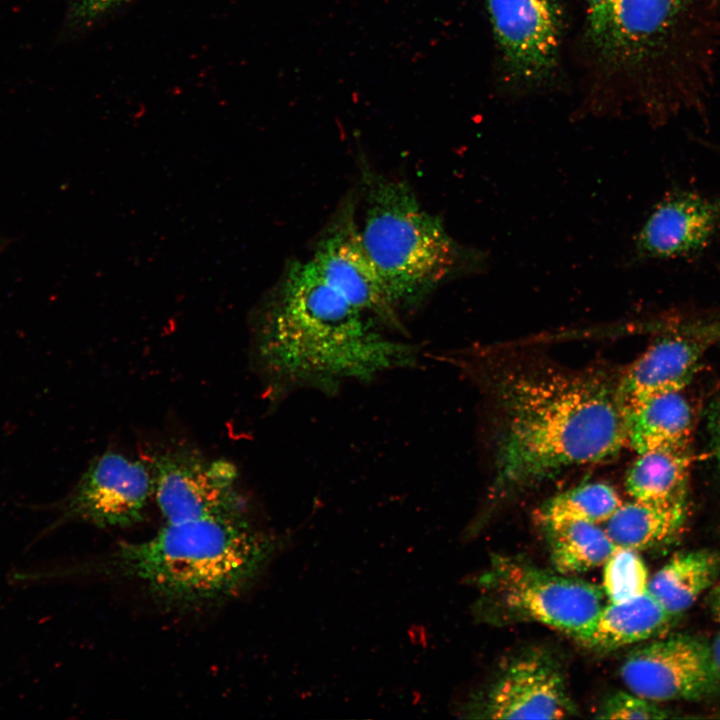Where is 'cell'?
Instances as JSON below:
<instances>
[{
	"label": "cell",
	"mask_w": 720,
	"mask_h": 720,
	"mask_svg": "<svg viewBox=\"0 0 720 720\" xmlns=\"http://www.w3.org/2000/svg\"><path fill=\"white\" fill-rule=\"evenodd\" d=\"M498 404L496 497L564 469L602 461L626 444L617 384L593 374L512 371L499 383Z\"/></svg>",
	"instance_id": "6da1fadb"
},
{
	"label": "cell",
	"mask_w": 720,
	"mask_h": 720,
	"mask_svg": "<svg viewBox=\"0 0 720 720\" xmlns=\"http://www.w3.org/2000/svg\"><path fill=\"white\" fill-rule=\"evenodd\" d=\"M374 319L332 288L312 261L294 263L257 341L259 360L282 384L330 388L409 365L415 347L383 335Z\"/></svg>",
	"instance_id": "7a4b0ae2"
},
{
	"label": "cell",
	"mask_w": 720,
	"mask_h": 720,
	"mask_svg": "<svg viewBox=\"0 0 720 720\" xmlns=\"http://www.w3.org/2000/svg\"><path fill=\"white\" fill-rule=\"evenodd\" d=\"M275 542L242 512L166 524L151 538L119 543L99 564L103 574L133 579L158 600L196 605L232 597L264 567Z\"/></svg>",
	"instance_id": "3957f363"
},
{
	"label": "cell",
	"mask_w": 720,
	"mask_h": 720,
	"mask_svg": "<svg viewBox=\"0 0 720 720\" xmlns=\"http://www.w3.org/2000/svg\"><path fill=\"white\" fill-rule=\"evenodd\" d=\"M366 184L362 246L396 308L415 305L456 268L459 248L406 183L368 174Z\"/></svg>",
	"instance_id": "277c9868"
},
{
	"label": "cell",
	"mask_w": 720,
	"mask_h": 720,
	"mask_svg": "<svg viewBox=\"0 0 720 720\" xmlns=\"http://www.w3.org/2000/svg\"><path fill=\"white\" fill-rule=\"evenodd\" d=\"M587 34L616 71L663 69L690 90L708 32L704 0H584Z\"/></svg>",
	"instance_id": "5b68a950"
},
{
	"label": "cell",
	"mask_w": 720,
	"mask_h": 720,
	"mask_svg": "<svg viewBox=\"0 0 720 720\" xmlns=\"http://www.w3.org/2000/svg\"><path fill=\"white\" fill-rule=\"evenodd\" d=\"M479 584V613L487 621L536 622L580 643L604 606L602 588L513 557H494Z\"/></svg>",
	"instance_id": "8992f818"
},
{
	"label": "cell",
	"mask_w": 720,
	"mask_h": 720,
	"mask_svg": "<svg viewBox=\"0 0 720 720\" xmlns=\"http://www.w3.org/2000/svg\"><path fill=\"white\" fill-rule=\"evenodd\" d=\"M620 674L630 692L658 703L705 701L720 694L711 643L696 635H670L633 650Z\"/></svg>",
	"instance_id": "52a82bcc"
},
{
	"label": "cell",
	"mask_w": 720,
	"mask_h": 720,
	"mask_svg": "<svg viewBox=\"0 0 720 720\" xmlns=\"http://www.w3.org/2000/svg\"><path fill=\"white\" fill-rule=\"evenodd\" d=\"M494 38L506 76L538 87L555 75L562 41L557 0H486Z\"/></svg>",
	"instance_id": "ba28073f"
},
{
	"label": "cell",
	"mask_w": 720,
	"mask_h": 720,
	"mask_svg": "<svg viewBox=\"0 0 720 720\" xmlns=\"http://www.w3.org/2000/svg\"><path fill=\"white\" fill-rule=\"evenodd\" d=\"M152 468L113 451L95 458L60 506L61 522L127 527L142 521L153 496Z\"/></svg>",
	"instance_id": "9c48e42d"
},
{
	"label": "cell",
	"mask_w": 720,
	"mask_h": 720,
	"mask_svg": "<svg viewBox=\"0 0 720 720\" xmlns=\"http://www.w3.org/2000/svg\"><path fill=\"white\" fill-rule=\"evenodd\" d=\"M153 496L166 522L242 512L235 466L187 451L168 452L152 466Z\"/></svg>",
	"instance_id": "30bf717a"
},
{
	"label": "cell",
	"mask_w": 720,
	"mask_h": 720,
	"mask_svg": "<svg viewBox=\"0 0 720 720\" xmlns=\"http://www.w3.org/2000/svg\"><path fill=\"white\" fill-rule=\"evenodd\" d=\"M476 712L490 719H561L576 709L558 662L544 651L533 650L502 667Z\"/></svg>",
	"instance_id": "8fae6325"
},
{
	"label": "cell",
	"mask_w": 720,
	"mask_h": 720,
	"mask_svg": "<svg viewBox=\"0 0 720 720\" xmlns=\"http://www.w3.org/2000/svg\"><path fill=\"white\" fill-rule=\"evenodd\" d=\"M311 261L325 281L353 306L378 323L400 328L397 308L364 250L351 216L321 239Z\"/></svg>",
	"instance_id": "7c38bea8"
},
{
	"label": "cell",
	"mask_w": 720,
	"mask_h": 720,
	"mask_svg": "<svg viewBox=\"0 0 720 720\" xmlns=\"http://www.w3.org/2000/svg\"><path fill=\"white\" fill-rule=\"evenodd\" d=\"M720 230V198L694 191L668 193L642 225L635 242L640 258L676 259L706 248Z\"/></svg>",
	"instance_id": "4fadbf2b"
},
{
	"label": "cell",
	"mask_w": 720,
	"mask_h": 720,
	"mask_svg": "<svg viewBox=\"0 0 720 720\" xmlns=\"http://www.w3.org/2000/svg\"><path fill=\"white\" fill-rule=\"evenodd\" d=\"M700 348L680 337L664 339L641 354L617 384L624 411L662 394L681 392L700 361Z\"/></svg>",
	"instance_id": "5bb4252c"
},
{
	"label": "cell",
	"mask_w": 720,
	"mask_h": 720,
	"mask_svg": "<svg viewBox=\"0 0 720 720\" xmlns=\"http://www.w3.org/2000/svg\"><path fill=\"white\" fill-rule=\"evenodd\" d=\"M626 443L638 454L687 450L692 411L681 392L650 398L625 412Z\"/></svg>",
	"instance_id": "9a60e30c"
},
{
	"label": "cell",
	"mask_w": 720,
	"mask_h": 720,
	"mask_svg": "<svg viewBox=\"0 0 720 720\" xmlns=\"http://www.w3.org/2000/svg\"><path fill=\"white\" fill-rule=\"evenodd\" d=\"M675 618L647 591L626 601L604 605L581 644L596 651H611L661 635Z\"/></svg>",
	"instance_id": "2e32d148"
},
{
	"label": "cell",
	"mask_w": 720,
	"mask_h": 720,
	"mask_svg": "<svg viewBox=\"0 0 720 720\" xmlns=\"http://www.w3.org/2000/svg\"><path fill=\"white\" fill-rule=\"evenodd\" d=\"M720 575V554L697 549L670 558L648 582V593L670 615L680 616L711 589Z\"/></svg>",
	"instance_id": "e0dca14e"
},
{
	"label": "cell",
	"mask_w": 720,
	"mask_h": 720,
	"mask_svg": "<svg viewBox=\"0 0 720 720\" xmlns=\"http://www.w3.org/2000/svg\"><path fill=\"white\" fill-rule=\"evenodd\" d=\"M687 503L657 504L633 499L622 503L604 530L617 547L636 551L666 543L684 528Z\"/></svg>",
	"instance_id": "ac0fdd59"
},
{
	"label": "cell",
	"mask_w": 720,
	"mask_h": 720,
	"mask_svg": "<svg viewBox=\"0 0 720 720\" xmlns=\"http://www.w3.org/2000/svg\"><path fill=\"white\" fill-rule=\"evenodd\" d=\"M689 464L687 450H654L638 454L626 473V490L639 501L687 503Z\"/></svg>",
	"instance_id": "d6986e66"
},
{
	"label": "cell",
	"mask_w": 720,
	"mask_h": 720,
	"mask_svg": "<svg viewBox=\"0 0 720 720\" xmlns=\"http://www.w3.org/2000/svg\"><path fill=\"white\" fill-rule=\"evenodd\" d=\"M544 526L551 562L560 574L574 575L602 566L616 548L598 524L562 521Z\"/></svg>",
	"instance_id": "ffe728a7"
},
{
	"label": "cell",
	"mask_w": 720,
	"mask_h": 720,
	"mask_svg": "<svg viewBox=\"0 0 720 720\" xmlns=\"http://www.w3.org/2000/svg\"><path fill=\"white\" fill-rule=\"evenodd\" d=\"M622 503L612 486L591 482L549 499L540 510V519L543 525L562 521L605 523Z\"/></svg>",
	"instance_id": "44dd1931"
},
{
	"label": "cell",
	"mask_w": 720,
	"mask_h": 720,
	"mask_svg": "<svg viewBox=\"0 0 720 720\" xmlns=\"http://www.w3.org/2000/svg\"><path fill=\"white\" fill-rule=\"evenodd\" d=\"M602 590L610 602H622L647 592L649 575L638 551L617 547L605 562Z\"/></svg>",
	"instance_id": "7402d4cb"
},
{
	"label": "cell",
	"mask_w": 720,
	"mask_h": 720,
	"mask_svg": "<svg viewBox=\"0 0 720 720\" xmlns=\"http://www.w3.org/2000/svg\"><path fill=\"white\" fill-rule=\"evenodd\" d=\"M600 719H668L674 717L671 710L632 692H616L610 695L597 711Z\"/></svg>",
	"instance_id": "603a6c76"
},
{
	"label": "cell",
	"mask_w": 720,
	"mask_h": 720,
	"mask_svg": "<svg viewBox=\"0 0 720 720\" xmlns=\"http://www.w3.org/2000/svg\"><path fill=\"white\" fill-rule=\"evenodd\" d=\"M130 0H70V17L77 24H88Z\"/></svg>",
	"instance_id": "cb8c5ba5"
},
{
	"label": "cell",
	"mask_w": 720,
	"mask_h": 720,
	"mask_svg": "<svg viewBox=\"0 0 720 720\" xmlns=\"http://www.w3.org/2000/svg\"><path fill=\"white\" fill-rule=\"evenodd\" d=\"M710 433L714 455L720 469V401L716 403L710 415Z\"/></svg>",
	"instance_id": "d4e9b609"
},
{
	"label": "cell",
	"mask_w": 720,
	"mask_h": 720,
	"mask_svg": "<svg viewBox=\"0 0 720 720\" xmlns=\"http://www.w3.org/2000/svg\"><path fill=\"white\" fill-rule=\"evenodd\" d=\"M708 602L714 619L720 623V583L712 587Z\"/></svg>",
	"instance_id": "484cf974"
},
{
	"label": "cell",
	"mask_w": 720,
	"mask_h": 720,
	"mask_svg": "<svg viewBox=\"0 0 720 720\" xmlns=\"http://www.w3.org/2000/svg\"><path fill=\"white\" fill-rule=\"evenodd\" d=\"M712 653L718 669L720 670V634L711 643Z\"/></svg>",
	"instance_id": "4316f807"
},
{
	"label": "cell",
	"mask_w": 720,
	"mask_h": 720,
	"mask_svg": "<svg viewBox=\"0 0 720 720\" xmlns=\"http://www.w3.org/2000/svg\"><path fill=\"white\" fill-rule=\"evenodd\" d=\"M715 330H716V331H715V334H714V335L720 340V326H719L717 329H715Z\"/></svg>",
	"instance_id": "83f0119b"
},
{
	"label": "cell",
	"mask_w": 720,
	"mask_h": 720,
	"mask_svg": "<svg viewBox=\"0 0 720 720\" xmlns=\"http://www.w3.org/2000/svg\"><path fill=\"white\" fill-rule=\"evenodd\" d=\"M2 247H3V240L0 238V251H1Z\"/></svg>",
	"instance_id": "f1b7e54d"
}]
</instances>
